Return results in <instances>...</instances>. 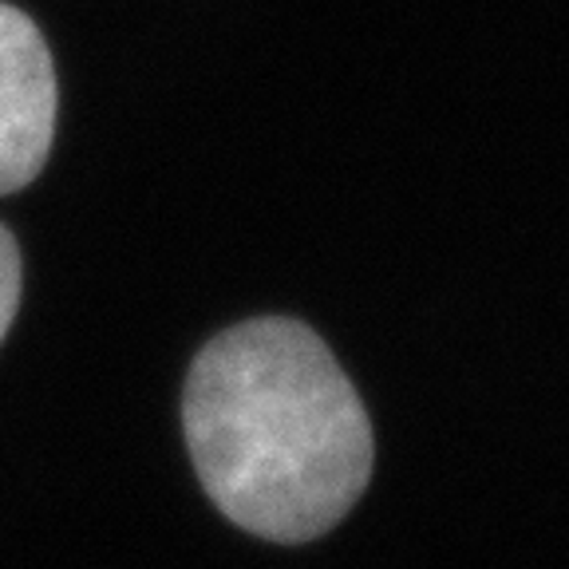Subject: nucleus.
<instances>
[{
    "mask_svg": "<svg viewBox=\"0 0 569 569\" xmlns=\"http://www.w3.org/2000/svg\"><path fill=\"white\" fill-rule=\"evenodd\" d=\"M56 63L32 17L0 4V194L44 170L56 139Z\"/></svg>",
    "mask_w": 569,
    "mask_h": 569,
    "instance_id": "f03ea898",
    "label": "nucleus"
},
{
    "mask_svg": "<svg viewBox=\"0 0 569 569\" xmlns=\"http://www.w3.org/2000/svg\"><path fill=\"white\" fill-rule=\"evenodd\" d=\"M20 284H24L20 246L9 233V226H0V340L9 337L12 317H17V309H20Z\"/></svg>",
    "mask_w": 569,
    "mask_h": 569,
    "instance_id": "7ed1b4c3",
    "label": "nucleus"
},
{
    "mask_svg": "<svg viewBox=\"0 0 569 569\" xmlns=\"http://www.w3.org/2000/svg\"><path fill=\"white\" fill-rule=\"evenodd\" d=\"M182 427L206 495L269 542H309L372 479V423L325 340L289 317H258L194 356Z\"/></svg>",
    "mask_w": 569,
    "mask_h": 569,
    "instance_id": "f257e3e1",
    "label": "nucleus"
}]
</instances>
